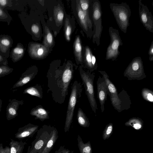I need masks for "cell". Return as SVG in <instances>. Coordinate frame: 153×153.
I'll use <instances>...</instances> for the list:
<instances>
[{
  "instance_id": "6da1fadb",
  "label": "cell",
  "mask_w": 153,
  "mask_h": 153,
  "mask_svg": "<svg viewBox=\"0 0 153 153\" xmlns=\"http://www.w3.org/2000/svg\"><path fill=\"white\" fill-rule=\"evenodd\" d=\"M71 62L68 61L62 66L51 67L46 77L48 79L47 93L50 92L54 101L63 104L68 94L69 85L73 78L74 70Z\"/></svg>"
},
{
  "instance_id": "7a4b0ae2",
  "label": "cell",
  "mask_w": 153,
  "mask_h": 153,
  "mask_svg": "<svg viewBox=\"0 0 153 153\" xmlns=\"http://www.w3.org/2000/svg\"><path fill=\"white\" fill-rule=\"evenodd\" d=\"M89 16L93 27L92 41L98 46L103 30L101 6L99 0H91Z\"/></svg>"
},
{
  "instance_id": "3957f363",
  "label": "cell",
  "mask_w": 153,
  "mask_h": 153,
  "mask_svg": "<svg viewBox=\"0 0 153 153\" xmlns=\"http://www.w3.org/2000/svg\"><path fill=\"white\" fill-rule=\"evenodd\" d=\"M109 6L120 29L124 33H126L130 25L129 19L131 14L129 5L122 2L120 4L111 3Z\"/></svg>"
},
{
  "instance_id": "277c9868",
  "label": "cell",
  "mask_w": 153,
  "mask_h": 153,
  "mask_svg": "<svg viewBox=\"0 0 153 153\" xmlns=\"http://www.w3.org/2000/svg\"><path fill=\"white\" fill-rule=\"evenodd\" d=\"M82 83L75 80L71 87L66 115L64 127L65 132L68 131L73 121L74 111L76 103L79 98L81 96L83 90Z\"/></svg>"
},
{
  "instance_id": "5b68a950",
  "label": "cell",
  "mask_w": 153,
  "mask_h": 153,
  "mask_svg": "<svg viewBox=\"0 0 153 153\" xmlns=\"http://www.w3.org/2000/svg\"><path fill=\"white\" fill-rule=\"evenodd\" d=\"M79 71L91 107L96 115V110L98 108L94 97V81L95 74L88 70H85L81 65L79 67Z\"/></svg>"
},
{
  "instance_id": "8992f818",
  "label": "cell",
  "mask_w": 153,
  "mask_h": 153,
  "mask_svg": "<svg viewBox=\"0 0 153 153\" xmlns=\"http://www.w3.org/2000/svg\"><path fill=\"white\" fill-rule=\"evenodd\" d=\"M54 127L44 125L38 130L35 139L32 143L30 151L33 153H40L51 137Z\"/></svg>"
},
{
  "instance_id": "52a82bcc",
  "label": "cell",
  "mask_w": 153,
  "mask_h": 153,
  "mask_svg": "<svg viewBox=\"0 0 153 153\" xmlns=\"http://www.w3.org/2000/svg\"><path fill=\"white\" fill-rule=\"evenodd\" d=\"M110 42L107 49L105 59L106 60H116L119 56L120 47L123 44L118 29L110 27L108 29Z\"/></svg>"
},
{
  "instance_id": "ba28073f",
  "label": "cell",
  "mask_w": 153,
  "mask_h": 153,
  "mask_svg": "<svg viewBox=\"0 0 153 153\" xmlns=\"http://www.w3.org/2000/svg\"><path fill=\"white\" fill-rule=\"evenodd\" d=\"M123 74L128 80H141L145 78L146 75L141 57L134 58L125 69Z\"/></svg>"
},
{
  "instance_id": "9c48e42d",
  "label": "cell",
  "mask_w": 153,
  "mask_h": 153,
  "mask_svg": "<svg viewBox=\"0 0 153 153\" xmlns=\"http://www.w3.org/2000/svg\"><path fill=\"white\" fill-rule=\"evenodd\" d=\"M98 71L104 77L108 91L111 104L114 109L119 112H121L120 102L118 97L117 89L113 83L109 79V77L105 71Z\"/></svg>"
},
{
  "instance_id": "30bf717a",
  "label": "cell",
  "mask_w": 153,
  "mask_h": 153,
  "mask_svg": "<svg viewBox=\"0 0 153 153\" xmlns=\"http://www.w3.org/2000/svg\"><path fill=\"white\" fill-rule=\"evenodd\" d=\"M139 14L140 22L146 29L153 33V16L146 5L142 0L138 1Z\"/></svg>"
},
{
  "instance_id": "8fae6325",
  "label": "cell",
  "mask_w": 153,
  "mask_h": 153,
  "mask_svg": "<svg viewBox=\"0 0 153 153\" xmlns=\"http://www.w3.org/2000/svg\"><path fill=\"white\" fill-rule=\"evenodd\" d=\"M28 52L32 58L41 59L46 57L49 53V49L43 45L30 42L28 44Z\"/></svg>"
},
{
  "instance_id": "7c38bea8",
  "label": "cell",
  "mask_w": 153,
  "mask_h": 153,
  "mask_svg": "<svg viewBox=\"0 0 153 153\" xmlns=\"http://www.w3.org/2000/svg\"><path fill=\"white\" fill-rule=\"evenodd\" d=\"M97 96L100 105L101 112L104 110V104L108 94L107 86L103 76H99L97 82Z\"/></svg>"
},
{
  "instance_id": "4fadbf2b",
  "label": "cell",
  "mask_w": 153,
  "mask_h": 153,
  "mask_svg": "<svg viewBox=\"0 0 153 153\" xmlns=\"http://www.w3.org/2000/svg\"><path fill=\"white\" fill-rule=\"evenodd\" d=\"M83 63L84 65L81 66L90 72L97 70L98 67L96 58L91 48L88 46L85 48L83 65Z\"/></svg>"
},
{
  "instance_id": "5bb4252c",
  "label": "cell",
  "mask_w": 153,
  "mask_h": 153,
  "mask_svg": "<svg viewBox=\"0 0 153 153\" xmlns=\"http://www.w3.org/2000/svg\"><path fill=\"white\" fill-rule=\"evenodd\" d=\"M38 71L37 68L35 66L29 68L22 74L19 80L13 85L12 88L22 87L28 83L35 78Z\"/></svg>"
},
{
  "instance_id": "9a60e30c",
  "label": "cell",
  "mask_w": 153,
  "mask_h": 153,
  "mask_svg": "<svg viewBox=\"0 0 153 153\" xmlns=\"http://www.w3.org/2000/svg\"><path fill=\"white\" fill-rule=\"evenodd\" d=\"M77 1L78 2H77L76 9L78 20L80 26L86 34L87 36L91 38L93 35V30L90 27L85 14L80 7L79 1Z\"/></svg>"
},
{
  "instance_id": "2e32d148",
  "label": "cell",
  "mask_w": 153,
  "mask_h": 153,
  "mask_svg": "<svg viewBox=\"0 0 153 153\" xmlns=\"http://www.w3.org/2000/svg\"><path fill=\"white\" fill-rule=\"evenodd\" d=\"M13 40L10 36L0 35V54L7 59L10 56V49L12 46Z\"/></svg>"
},
{
  "instance_id": "e0dca14e",
  "label": "cell",
  "mask_w": 153,
  "mask_h": 153,
  "mask_svg": "<svg viewBox=\"0 0 153 153\" xmlns=\"http://www.w3.org/2000/svg\"><path fill=\"white\" fill-rule=\"evenodd\" d=\"M39 126L29 123L19 128L15 137L18 139L33 137L38 130Z\"/></svg>"
},
{
  "instance_id": "ac0fdd59",
  "label": "cell",
  "mask_w": 153,
  "mask_h": 153,
  "mask_svg": "<svg viewBox=\"0 0 153 153\" xmlns=\"http://www.w3.org/2000/svg\"><path fill=\"white\" fill-rule=\"evenodd\" d=\"M23 100H18L16 99L10 100L6 109V117L8 120L17 116L18 110L20 106L23 104Z\"/></svg>"
},
{
  "instance_id": "d6986e66",
  "label": "cell",
  "mask_w": 153,
  "mask_h": 153,
  "mask_svg": "<svg viewBox=\"0 0 153 153\" xmlns=\"http://www.w3.org/2000/svg\"><path fill=\"white\" fill-rule=\"evenodd\" d=\"M74 53L76 63L83 65V57L82 54V46L81 39L79 36H77L73 44Z\"/></svg>"
},
{
  "instance_id": "ffe728a7",
  "label": "cell",
  "mask_w": 153,
  "mask_h": 153,
  "mask_svg": "<svg viewBox=\"0 0 153 153\" xmlns=\"http://www.w3.org/2000/svg\"><path fill=\"white\" fill-rule=\"evenodd\" d=\"M25 48L21 43H18L11 51L10 57L13 62H17L22 58L24 56Z\"/></svg>"
},
{
  "instance_id": "44dd1931",
  "label": "cell",
  "mask_w": 153,
  "mask_h": 153,
  "mask_svg": "<svg viewBox=\"0 0 153 153\" xmlns=\"http://www.w3.org/2000/svg\"><path fill=\"white\" fill-rule=\"evenodd\" d=\"M30 114L35 117V119H39L42 121L49 118V112L42 106L39 105L33 108Z\"/></svg>"
},
{
  "instance_id": "7402d4cb",
  "label": "cell",
  "mask_w": 153,
  "mask_h": 153,
  "mask_svg": "<svg viewBox=\"0 0 153 153\" xmlns=\"http://www.w3.org/2000/svg\"><path fill=\"white\" fill-rule=\"evenodd\" d=\"M118 97L120 102L121 111L125 110H128L130 107L131 104L130 97L126 91L123 90L119 94Z\"/></svg>"
},
{
  "instance_id": "603a6c76",
  "label": "cell",
  "mask_w": 153,
  "mask_h": 153,
  "mask_svg": "<svg viewBox=\"0 0 153 153\" xmlns=\"http://www.w3.org/2000/svg\"><path fill=\"white\" fill-rule=\"evenodd\" d=\"M59 136L58 131L54 127L51 137L48 142L46 146L40 153H50L56 142Z\"/></svg>"
},
{
  "instance_id": "cb8c5ba5",
  "label": "cell",
  "mask_w": 153,
  "mask_h": 153,
  "mask_svg": "<svg viewBox=\"0 0 153 153\" xmlns=\"http://www.w3.org/2000/svg\"><path fill=\"white\" fill-rule=\"evenodd\" d=\"M79 2L80 7L85 14L90 28L93 30V25L89 16L91 0H80Z\"/></svg>"
},
{
  "instance_id": "d4e9b609",
  "label": "cell",
  "mask_w": 153,
  "mask_h": 153,
  "mask_svg": "<svg viewBox=\"0 0 153 153\" xmlns=\"http://www.w3.org/2000/svg\"><path fill=\"white\" fill-rule=\"evenodd\" d=\"M23 93L28 94L40 99H42L43 97L42 88L41 85L39 84L27 88L25 89Z\"/></svg>"
},
{
  "instance_id": "484cf974",
  "label": "cell",
  "mask_w": 153,
  "mask_h": 153,
  "mask_svg": "<svg viewBox=\"0 0 153 153\" xmlns=\"http://www.w3.org/2000/svg\"><path fill=\"white\" fill-rule=\"evenodd\" d=\"M124 125L127 126L131 127L136 130H140L143 127V121L140 118L133 117L126 122Z\"/></svg>"
},
{
  "instance_id": "4316f807",
  "label": "cell",
  "mask_w": 153,
  "mask_h": 153,
  "mask_svg": "<svg viewBox=\"0 0 153 153\" xmlns=\"http://www.w3.org/2000/svg\"><path fill=\"white\" fill-rule=\"evenodd\" d=\"M77 140L80 153H92V149L90 141L84 143L79 135H78Z\"/></svg>"
},
{
  "instance_id": "83f0119b",
  "label": "cell",
  "mask_w": 153,
  "mask_h": 153,
  "mask_svg": "<svg viewBox=\"0 0 153 153\" xmlns=\"http://www.w3.org/2000/svg\"><path fill=\"white\" fill-rule=\"evenodd\" d=\"M77 120L78 124L81 127L84 128L89 127L90 125L89 120L80 108H79L78 111Z\"/></svg>"
},
{
  "instance_id": "f1b7e54d",
  "label": "cell",
  "mask_w": 153,
  "mask_h": 153,
  "mask_svg": "<svg viewBox=\"0 0 153 153\" xmlns=\"http://www.w3.org/2000/svg\"><path fill=\"white\" fill-rule=\"evenodd\" d=\"M54 43L53 36L48 28L45 27V34L43 45L48 48L52 47Z\"/></svg>"
},
{
  "instance_id": "f546056e",
  "label": "cell",
  "mask_w": 153,
  "mask_h": 153,
  "mask_svg": "<svg viewBox=\"0 0 153 153\" xmlns=\"http://www.w3.org/2000/svg\"><path fill=\"white\" fill-rule=\"evenodd\" d=\"M54 18L57 25H62L63 22L64 13L62 8L59 5L54 8L53 11Z\"/></svg>"
},
{
  "instance_id": "4dcf8cb0",
  "label": "cell",
  "mask_w": 153,
  "mask_h": 153,
  "mask_svg": "<svg viewBox=\"0 0 153 153\" xmlns=\"http://www.w3.org/2000/svg\"><path fill=\"white\" fill-rule=\"evenodd\" d=\"M25 144L12 140L10 143V153H22Z\"/></svg>"
},
{
  "instance_id": "1f68e13d",
  "label": "cell",
  "mask_w": 153,
  "mask_h": 153,
  "mask_svg": "<svg viewBox=\"0 0 153 153\" xmlns=\"http://www.w3.org/2000/svg\"><path fill=\"white\" fill-rule=\"evenodd\" d=\"M64 34L66 40L68 42L70 41V36L72 33V27L68 19H65V22Z\"/></svg>"
},
{
  "instance_id": "d6a6232c",
  "label": "cell",
  "mask_w": 153,
  "mask_h": 153,
  "mask_svg": "<svg viewBox=\"0 0 153 153\" xmlns=\"http://www.w3.org/2000/svg\"><path fill=\"white\" fill-rule=\"evenodd\" d=\"M113 131V124L109 123L105 126L102 133L103 139L105 140L108 139L112 135Z\"/></svg>"
},
{
  "instance_id": "836d02e7",
  "label": "cell",
  "mask_w": 153,
  "mask_h": 153,
  "mask_svg": "<svg viewBox=\"0 0 153 153\" xmlns=\"http://www.w3.org/2000/svg\"><path fill=\"white\" fill-rule=\"evenodd\" d=\"M141 95L143 99L146 101L152 102L153 92L147 88H144L141 91Z\"/></svg>"
},
{
  "instance_id": "e575fe53",
  "label": "cell",
  "mask_w": 153,
  "mask_h": 153,
  "mask_svg": "<svg viewBox=\"0 0 153 153\" xmlns=\"http://www.w3.org/2000/svg\"><path fill=\"white\" fill-rule=\"evenodd\" d=\"M13 70L8 65H0V77L4 76L11 73Z\"/></svg>"
},
{
  "instance_id": "d590c367",
  "label": "cell",
  "mask_w": 153,
  "mask_h": 153,
  "mask_svg": "<svg viewBox=\"0 0 153 153\" xmlns=\"http://www.w3.org/2000/svg\"><path fill=\"white\" fill-rule=\"evenodd\" d=\"M31 30L32 33L36 36H38L40 33V29L39 25L36 24H33Z\"/></svg>"
},
{
  "instance_id": "8d00e7d4",
  "label": "cell",
  "mask_w": 153,
  "mask_h": 153,
  "mask_svg": "<svg viewBox=\"0 0 153 153\" xmlns=\"http://www.w3.org/2000/svg\"><path fill=\"white\" fill-rule=\"evenodd\" d=\"M12 6L11 0H0V7L3 9L7 6L10 7Z\"/></svg>"
},
{
  "instance_id": "74e56055",
  "label": "cell",
  "mask_w": 153,
  "mask_h": 153,
  "mask_svg": "<svg viewBox=\"0 0 153 153\" xmlns=\"http://www.w3.org/2000/svg\"><path fill=\"white\" fill-rule=\"evenodd\" d=\"M73 152V151L65 148L64 146H62L54 153H72Z\"/></svg>"
},
{
  "instance_id": "f35d334b",
  "label": "cell",
  "mask_w": 153,
  "mask_h": 153,
  "mask_svg": "<svg viewBox=\"0 0 153 153\" xmlns=\"http://www.w3.org/2000/svg\"><path fill=\"white\" fill-rule=\"evenodd\" d=\"M148 54L149 56V59L150 61H153V41H152L150 46Z\"/></svg>"
},
{
  "instance_id": "ab89813d",
  "label": "cell",
  "mask_w": 153,
  "mask_h": 153,
  "mask_svg": "<svg viewBox=\"0 0 153 153\" xmlns=\"http://www.w3.org/2000/svg\"><path fill=\"white\" fill-rule=\"evenodd\" d=\"M7 59L0 54V65H8Z\"/></svg>"
},
{
  "instance_id": "60d3db41",
  "label": "cell",
  "mask_w": 153,
  "mask_h": 153,
  "mask_svg": "<svg viewBox=\"0 0 153 153\" xmlns=\"http://www.w3.org/2000/svg\"><path fill=\"white\" fill-rule=\"evenodd\" d=\"M7 14L0 7V19H4L7 18Z\"/></svg>"
},
{
  "instance_id": "b9f144b4",
  "label": "cell",
  "mask_w": 153,
  "mask_h": 153,
  "mask_svg": "<svg viewBox=\"0 0 153 153\" xmlns=\"http://www.w3.org/2000/svg\"><path fill=\"white\" fill-rule=\"evenodd\" d=\"M0 153H10V149L8 147L4 148L0 146Z\"/></svg>"
},
{
  "instance_id": "7bdbcfd3",
  "label": "cell",
  "mask_w": 153,
  "mask_h": 153,
  "mask_svg": "<svg viewBox=\"0 0 153 153\" xmlns=\"http://www.w3.org/2000/svg\"><path fill=\"white\" fill-rule=\"evenodd\" d=\"M2 105V101L0 98V113L1 111Z\"/></svg>"
},
{
  "instance_id": "ee69618b",
  "label": "cell",
  "mask_w": 153,
  "mask_h": 153,
  "mask_svg": "<svg viewBox=\"0 0 153 153\" xmlns=\"http://www.w3.org/2000/svg\"><path fill=\"white\" fill-rule=\"evenodd\" d=\"M152 153H153V152H152Z\"/></svg>"
}]
</instances>
